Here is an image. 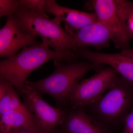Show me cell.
<instances>
[{
  "mask_svg": "<svg viewBox=\"0 0 133 133\" xmlns=\"http://www.w3.org/2000/svg\"><path fill=\"white\" fill-rule=\"evenodd\" d=\"M44 42L25 47L13 57L1 60L0 78L10 82L21 92L26 79L33 71L49 60L55 59V65L73 60L71 50L62 52L51 50Z\"/></svg>",
  "mask_w": 133,
  "mask_h": 133,
  "instance_id": "obj_1",
  "label": "cell"
},
{
  "mask_svg": "<svg viewBox=\"0 0 133 133\" xmlns=\"http://www.w3.org/2000/svg\"><path fill=\"white\" fill-rule=\"evenodd\" d=\"M109 133L124 125L133 108V84L119 74L109 90L84 108Z\"/></svg>",
  "mask_w": 133,
  "mask_h": 133,
  "instance_id": "obj_2",
  "label": "cell"
},
{
  "mask_svg": "<svg viewBox=\"0 0 133 133\" xmlns=\"http://www.w3.org/2000/svg\"><path fill=\"white\" fill-rule=\"evenodd\" d=\"M99 66L89 61L60 63L49 77L37 81H27L25 85L50 95L58 105L63 106L70 105L73 90L83 77Z\"/></svg>",
  "mask_w": 133,
  "mask_h": 133,
  "instance_id": "obj_3",
  "label": "cell"
},
{
  "mask_svg": "<svg viewBox=\"0 0 133 133\" xmlns=\"http://www.w3.org/2000/svg\"><path fill=\"white\" fill-rule=\"evenodd\" d=\"M21 30L40 36L43 42L54 49L65 52L71 50L72 36L69 35L55 19L21 9L15 14Z\"/></svg>",
  "mask_w": 133,
  "mask_h": 133,
  "instance_id": "obj_4",
  "label": "cell"
},
{
  "mask_svg": "<svg viewBox=\"0 0 133 133\" xmlns=\"http://www.w3.org/2000/svg\"><path fill=\"white\" fill-rule=\"evenodd\" d=\"M20 94L24 98L23 104L41 132L54 133L62 125L65 111L52 107L43 98L41 93L26 85Z\"/></svg>",
  "mask_w": 133,
  "mask_h": 133,
  "instance_id": "obj_5",
  "label": "cell"
},
{
  "mask_svg": "<svg viewBox=\"0 0 133 133\" xmlns=\"http://www.w3.org/2000/svg\"><path fill=\"white\" fill-rule=\"evenodd\" d=\"M119 75L109 66L80 81L72 93L70 105L71 107L85 108L92 104L111 87Z\"/></svg>",
  "mask_w": 133,
  "mask_h": 133,
  "instance_id": "obj_6",
  "label": "cell"
},
{
  "mask_svg": "<svg viewBox=\"0 0 133 133\" xmlns=\"http://www.w3.org/2000/svg\"><path fill=\"white\" fill-rule=\"evenodd\" d=\"M85 6L94 10L98 21L109 30L116 48L122 50L128 48L132 38L119 14L115 0H94L87 2Z\"/></svg>",
  "mask_w": 133,
  "mask_h": 133,
  "instance_id": "obj_7",
  "label": "cell"
},
{
  "mask_svg": "<svg viewBox=\"0 0 133 133\" xmlns=\"http://www.w3.org/2000/svg\"><path fill=\"white\" fill-rule=\"evenodd\" d=\"M74 59L81 58L94 64H107L121 76L133 84V48H127L117 53L109 54L92 51L86 48L73 50Z\"/></svg>",
  "mask_w": 133,
  "mask_h": 133,
  "instance_id": "obj_8",
  "label": "cell"
},
{
  "mask_svg": "<svg viewBox=\"0 0 133 133\" xmlns=\"http://www.w3.org/2000/svg\"><path fill=\"white\" fill-rule=\"evenodd\" d=\"M37 36L35 33L23 32L15 15L8 16L0 30V57H13L21 49L37 43Z\"/></svg>",
  "mask_w": 133,
  "mask_h": 133,
  "instance_id": "obj_9",
  "label": "cell"
},
{
  "mask_svg": "<svg viewBox=\"0 0 133 133\" xmlns=\"http://www.w3.org/2000/svg\"><path fill=\"white\" fill-rule=\"evenodd\" d=\"M44 10L46 13L54 15L58 23L65 22V30L71 36L87 25L98 21L95 12L87 13L62 6L55 0H45Z\"/></svg>",
  "mask_w": 133,
  "mask_h": 133,
  "instance_id": "obj_10",
  "label": "cell"
},
{
  "mask_svg": "<svg viewBox=\"0 0 133 133\" xmlns=\"http://www.w3.org/2000/svg\"><path fill=\"white\" fill-rule=\"evenodd\" d=\"M71 49L92 47L101 49L108 48L109 42L113 40L108 29L99 21L87 25L72 36Z\"/></svg>",
  "mask_w": 133,
  "mask_h": 133,
  "instance_id": "obj_11",
  "label": "cell"
},
{
  "mask_svg": "<svg viewBox=\"0 0 133 133\" xmlns=\"http://www.w3.org/2000/svg\"><path fill=\"white\" fill-rule=\"evenodd\" d=\"M61 127L63 133H109L82 108L65 111Z\"/></svg>",
  "mask_w": 133,
  "mask_h": 133,
  "instance_id": "obj_12",
  "label": "cell"
},
{
  "mask_svg": "<svg viewBox=\"0 0 133 133\" xmlns=\"http://www.w3.org/2000/svg\"><path fill=\"white\" fill-rule=\"evenodd\" d=\"M0 117V133H13L23 129L40 131L29 112L10 111Z\"/></svg>",
  "mask_w": 133,
  "mask_h": 133,
  "instance_id": "obj_13",
  "label": "cell"
},
{
  "mask_svg": "<svg viewBox=\"0 0 133 133\" xmlns=\"http://www.w3.org/2000/svg\"><path fill=\"white\" fill-rule=\"evenodd\" d=\"M15 88L10 83L5 92L0 96V116L13 110L29 112L21 101Z\"/></svg>",
  "mask_w": 133,
  "mask_h": 133,
  "instance_id": "obj_14",
  "label": "cell"
},
{
  "mask_svg": "<svg viewBox=\"0 0 133 133\" xmlns=\"http://www.w3.org/2000/svg\"><path fill=\"white\" fill-rule=\"evenodd\" d=\"M20 10H29L36 14L48 16L44 8V0H19Z\"/></svg>",
  "mask_w": 133,
  "mask_h": 133,
  "instance_id": "obj_15",
  "label": "cell"
},
{
  "mask_svg": "<svg viewBox=\"0 0 133 133\" xmlns=\"http://www.w3.org/2000/svg\"><path fill=\"white\" fill-rule=\"evenodd\" d=\"M20 9L19 1L0 0V17L14 15Z\"/></svg>",
  "mask_w": 133,
  "mask_h": 133,
  "instance_id": "obj_16",
  "label": "cell"
},
{
  "mask_svg": "<svg viewBox=\"0 0 133 133\" xmlns=\"http://www.w3.org/2000/svg\"><path fill=\"white\" fill-rule=\"evenodd\" d=\"M121 133H133V108L126 119Z\"/></svg>",
  "mask_w": 133,
  "mask_h": 133,
  "instance_id": "obj_17",
  "label": "cell"
},
{
  "mask_svg": "<svg viewBox=\"0 0 133 133\" xmlns=\"http://www.w3.org/2000/svg\"><path fill=\"white\" fill-rule=\"evenodd\" d=\"M130 35L133 38V10L124 20Z\"/></svg>",
  "mask_w": 133,
  "mask_h": 133,
  "instance_id": "obj_18",
  "label": "cell"
},
{
  "mask_svg": "<svg viewBox=\"0 0 133 133\" xmlns=\"http://www.w3.org/2000/svg\"><path fill=\"white\" fill-rule=\"evenodd\" d=\"M13 133H43L40 131H33V130H19Z\"/></svg>",
  "mask_w": 133,
  "mask_h": 133,
  "instance_id": "obj_19",
  "label": "cell"
},
{
  "mask_svg": "<svg viewBox=\"0 0 133 133\" xmlns=\"http://www.w3.org/2000/svg\"><path fill=\"white\" fill-rule=\"evenodd\" d=\"M54 133H63L62 132H61V131H59V129H57V130H56V131H55V132Z\"/></svg>",
  "mask_w": 133,
  "mask_h": 133,
  "instance_id": "obj_20",
  "label": "cell"
}]
</instances>
